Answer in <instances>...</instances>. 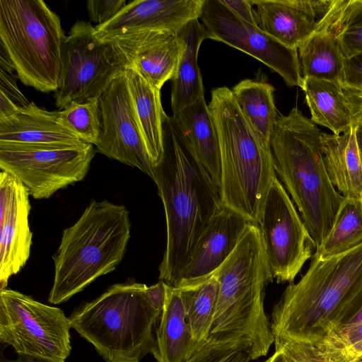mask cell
<instances>
[{
    "instance_id": "cell-1",
    "label": "cell",
    "mask_w": 362,
    "mask_h": 362,
    "mask_svg": "<svg viewBox=\"0 0 362 362\" xmlns=\"http://www.w3.org/2000/svg\"><path fill=\"white\" fill-rule=\"evenodd\" d=\"M153 181L163 204L167 230L159 280L174 286L201 235L223 206L220 189L166 114L163 153L155 166Z\"/></svg>"
},
{
    "instance_id": "cell-2",
    "label": "cell",
    "mask_w": 362,
    "mask_h": 362,
    "mask_svg": "<svg viewBox=\"0 0 362 362\" xmlns=\"http://www.w3.org/2000/svg\"><path fill=\"white\" fill-rule=\"evenodd\" d=\"M276 176L315 244L321 245L345 200L332 184L324 162L322 132L294 107L279 115L270 140Z\"/></svg>"
},
{
    "instance_id": "cell-3",
    "label": "cell",
    "mask_w": 362,
    "mask_h": 362,
    "mask_svg": "<svg viewBox=\"0 0 362 362\" xmlns=\"http://www.w3.org/2000/svg\"><path fill=\"white\" fill-rule=\"evenodd\" d=\"M214 275L218 296L210 334L240 338L252 360L266 356L274 336L265 313L264 294L273 278L257 224L247 225L233 252Z\"/></svg>"
},
{
    "instance_id": "cell-4",
    "label": "cell",
    "mask_w": 362,
    "mask_h": 362,
    "mask_svg": "<svg viewBox=\"0 0 362 362\" xmlns=\"http://www.w3.org/2000/svg\"><path fill=\"white\" fill-rule=\"evenodd\" d=\"M208 107L217 132L221 155L223 206L258 224L274 180L271 148L248 124L226 86L214 88Z\"/></svg>"
},
{
    "instance_id": "cell-5",
    "label": "cell",
    "mask_w": 362,
    "mask_h": 362,
    "mask_svg": "<svg viewBox=\"0 0 362 362\" xmlns=\"http://www.w3.org/2000/svg\"><path fill=\"white\" fill-rule=\"evenodd\" d=\"M124 205L93 200L79 218L63 230L53 256L54 275L48 301L60 304L82 291L121 262L130 238Z\"/></svg>"
},
{
    "instance_id": "cell-6",
    "label": "cell",
    "mask_w": 362,
    "mask_h": 362,
    "mask_svg": "<svg viewBox=\"0 0 362 362\" xmlns=\"http://www.w3.org/2000/svg\"><path fill=\"white\" fill-rule=\"evenodd\" d=\"M362 284V242L329 257L313 255L297 283H290L271 315L274 336L317 344L346 298Z\"/></svg>"
},
{
    "instance_id": "cell-7",
    "label": "cell",
    "mask_w": 362,
    "mask_h": 362,
    "mask_svg": "<svg viewBox=\"0 0 362 362\" xmlns=\"http://www.w3.org/2000/svg\"><path fill=\"white\" fill-rule=\"evenodd\" d=\"M146 287L130 281L110 286L72 313L71 327L106 362H140L155 349L153 327L162 313L148 300Z\"/></svg>"
},
{
    "instance_id": "cell-8",
    "label": "cell",
    "mask_w": 362,
    "mask_h": 362,
    "mask_svg": "<svg viewBox=\"0 0 362 362\" xmlns=\"http://www.w3.org/2000/svg\"><path fill=\"white\" fill-rule=\"evenodd\" d=\"M65 37L44 1L0 0V49L24 85L42 93L59 88Z\"/></svg>"
},
{
    "instance_id": "cell-9",
    "label": "cell",
    "mask_w": 362,
    "mask_h": 362,
    "mask_svg": "<svg viewBox=\"0 0 362 362\" xmlns=\"http://www.w3.org/2000/svg\"><path fill=\"white\" fill-rule=\"evenodd\" d=\"M71 328L62 309L17 291L0 290V341L18 356L65 362L71 351Z\"/></svg>"
},
{
    "instance_id": "cell-10",
    "label": "cell",
    "mask_w": 362,
    "mask_h": 362,
    "mask_svg": "<svg viewBox=\"0 0 362 362\" xmlns=\"http://www.w3.org/2000/svg\"><path fill=\"white\" fill-rule=\"evenodd\" d=\"M94 146L70 148L26 146L0 142V168L13 176L37 199L81 181L95 156Z\"/></svg>"
},
{
    "instance_id": "cell-11",
    "label": "cell",
    "mask_w": 362,
    "mask_h": 362,
    "mask_svg": "<svg viewBox=\"0 0 362 362\" xmlns=\"http://www.w3.org/2000/svg\"><path fill=\"white\" fill-rule=\"evenodd\" d=\"M123 70L110 45L97 37L95 26L76 21L63 45L61 85L54 94L57 107L99 98Z\"/></svg>"
},
{
    "instance_id": "cell-12",
    "label": "cell",
    "mask_w": 362,
    "mask_h": 362,
    "mask_svg": "<svg viewBox=\"0 0 362 362\" xmlns=\"http://www.w3.org/2000/svg\"><path fill=\"white\" fill-rule=\"evenodd\" d=\"M257 226L273 279L292 283L312 257L315 246L277 177L269 189Z\"/></svg>"
},
{
    "instance_id": "cell-13",
    "label": "cell",
    "mask_w": 362,
    "mask_h": 362,
    "mask_svg": "<svg viewBox=\"0 0 362 362\" xmlns=\"http://www.w3.org/2000/svg\"><path fill=\"white\" fill-rule=\"evenodd\" d=\"M208 39L223 42L257 59L289 86L303 88L298 49L288 47L236 16L221 0H204L199 18Z\"/></svg>"
},
{
    "instance_id": "cell-14",
    "label": "cell",
    "mask_w": 362,
    "mask_h": 362,
    "mask_svg": "<svg viewBox=\"0 0 362 362\" xmlns=\"http://www.w3.org/2000/svg\"><path fill=\"white\" fill-rule=\"evenodd\" d=\"M99 105L102 126L96 151L138 168L153 180L155 168L143 141L124 70L100 95Z\"/></svg>"
},
{
    "instance_id": "cell-15",
    "label": "cell",
    "mask_w": 362,
    "mask_h": 362,
    "mask_svg": "<svg viewBox=\"0 0 362 362\" xmlns=\"http://www.w3.org/2000/svg\"><path fill=\"white\" fill-rule=\"evenodd\" d=\"M27 189L13 176L0 173V289L29 259L33 233Z\"/></svg>"
},
{
    "instance_id": "cell-16",
    "label": "cell",
    "mask_w": 362,
    "mask_h": 362,
    "mask_svg": "<svg viewBox=\"0 0 362 362\" xmlns=\"http://www.w3.org/2000/svg\"><path fill=\"white\" fill-rule=\"evenodd\" d=\"M204 0H134L110 21L96 25L95 35L103 42L147 30L178 34L189 23L200 18Z\"/></svg>"
},
{
    "instance_id": "cell-17",
    "label": "cell",
    "mask_w": 362,
    "mask_h": 362,
    "mask_svg": "<svg viewBox=\"0 0 362 362\" xmlns=\"http://www.w3.org/2000/svg\"><path fill=\"white\" fill-rule=\"evenodd\" d=\"M104 42L110 45L123 68L134 69L158 89L175 77L180 54L177 34L147 30Z\"/></svg>"
},
{
    "instance_id": "cell-18",
    "label": "cell",
    "mask_w": 362,
    "mask_h": 362,
    "mask_svg": "<svg viewBox=\"0 0 362 362\" xmlns=\"http://www.w3.org/2000/svg\"><path fill=\"white\" fill-rule=\"evenodd\" d=\"M250 223L223 206L201 235L174 287L211 276L233 252Z\"/></svg>"
},
{
    "instance_id": "cell-19",
    "label": "cell",
    "mask_w": 362,
    "mask_h": 362,
    "mask_svg": "<svg viewBox=\"0 0 362 362\" xmlns=\"http://www.w3.org/2000/svg\"><path fill=\"white\" fill-rule=\"evenodd\" d=\"M334 0H253L257 26L284 45L297 49L313 32Z\"/></svg>"
},
{
    "instance_id": "cell-20",
    "label": "cell",
    "mask_w": 362,
    "mask_h": 362,
    "mask_svg": "<svg viewBox=\"0 0 362 362\" xmlns=\"http://www.w3.org/2000/svg\"><path fill=\"white\" fill-rule=\"evenodd\" d=\"M346 1L334 0L327 14L298 47L303 78L331 81L342 87L344 56L337 36Z\"/></svg>"
},
{
    "instance_id": "cell-21",
    "label": "cell",
    "mask_w": 362,
    "mask_h": 362,
    "mask_svg": "<svg viewBox=\"0 0 362 362\" xmlns=\"http://www.w3.org/2000/svg\"><path fill=\"white\" fill-rule=\"evenodd\" d=\"M0 142L26 146L70 148L85 144L59 119L34 102L15 115L0 119Z\"/></svg>"
},
{
    "instance_id": "cell-22",
    "label": "cell",
    "mask_w": 362,
    "mask_h": 362,
    "mask_svg": "<svg viewBox=\"0 0 362 362\" xmlns=\"http://www.w3.org/2000/svg\"><path fill=\"white\" fill-rule=\"evenodd\" d=\"M155 336L156 344L152 355L158 362H185L204 344L192 337L180 290L167 284Z\"/></svg>"
},
{
    "instance_id": "cell-23",
    "label": "cell",
    "mask_w": 362,
    "mask_h": 362,
    "mask_svg": "<svg viewBox=\"0 0 362 362\" xmlns=\"http://www.w3.org/2000/svg\"><path fill=\"white\" fill-rule=\"evenodd\" d=\"M356 123L340 134L322 132L324 162L329 178L345 198L361 199L362 160L356 139Z\"/></svg>"
},
{
    "instance_id": "cell-24",
    "label": "cell",
    "mask_w": 362,
    "mask_h": 362,
    "mask_svg": "<svg viewBox=\"0 0 362 362\" xmlns=\"http://www.w3.org/2000/svg\"><path fill=\"white\" fill-rule=\"evenodd\" d=\"M173 118L196 158L220 189V147L217 132L204 97L174 113Z\"/></svg>"
},
{
    "instance_id": "cell-25",
    "label": "cell",
    "mask_w": 362,
    "mask_h": 362,
    "mask_svg": "<svg viewBox=\"0 0 362 362\" xmlns=\"http://www.w3.org/2000/svg\"><path fill=\"white\" fill-rule=\"evenodd\" d=\"M124 72L143 141L155 168L163 153V118L165 112L161 104L160 90L152 86L132 67H124Z\"/></svg>"
},
{
    "instance_id": "cell-26",
    "label": "cell",
    "mask_w": 362,
    "mask_h": 362,
    "mask_svg": "<svg viewBox=\"0 0 362 362\" xmlns=\"http://www.w3.org/2000/svg\"><path fill=\"white\" fill-rule=\"evenodd\" d=\"M180 54L175 77L172 80L171 107L173 114L204 96V86L198 66L202 42L208 39L199 19L189 23L178 34Z\"/></svg>"
},
{
    "instance_id": "cell-27",
    "label": "cell",
    "mask_w": 362,
    "mask_h": 362,
    "mask_svg": "<svg viewBox=\"0 0 362 362\" xmlns=\"http://www.w3.org/2000/svg\"><path fill=\"white\" fill-rule=\"evenodd\" d=\"M301 89L313 123L328 128L336 135L350 129L351 113L341 85L331 81L306 77L303 78Z\"/></svg>"
},
{
    "instance_id": "cell-28",
    "label": "cell",
    "mask_w": 362,
    "mask_h": 362,
    "mask_svg": "<svg viewBox=\"0 0 362 362\" xmlns=\"http://www.w3.org/2000/svg\"><path fill=\"white\" fill-rule=\"evenodd\" d=\"M232 93L250 127L262 143L270 148V140L279 116L274 88L263 80L244 79Z\"/></svg>"
},
{
    "instance_id": "cell-29",
    "label": "cell",
    "mask_w": 362,
    "mask_h": 362,
    "mask_svg": "<svg viewBox=\"0 0 362 362\" xmlns=\"http://www.w3.org/2000/svg\"><path fill=\"white\" fill-rule=\"evenodd\" d=\"M180 290L187 322L195 341L209 337L216 313L218 284L213 274L202 281L177 287Z\"/></svg>"
},
{
    "instance_id": "cell-30",
    "label": "cell",
    "mask_w": 362,
    "mask_h": 362,
    "mask_svg": "<svg viewBox=\"0 0 362 362\" xmlns=\"http://www.w3.org/2000/svg\"><path fill=\"white\" fill-rule=\"evenodd\" d=\"M362 242V201L345 198L334 225L313 254L329 257L344 252Z\"/></svg>"
},
{
    "instance_id": "cell-31",
    "label": "cell",
    "mask_w": 362,
    "mask_h": 362,
    "mask_svg": "<svg viewBox=\"0 0 362 362\" xmlns=\"http://www.w3.org/2000/svg\"><path fill=\"white\" fill-rule=\"evenodd\" d=\"M62 123L83 141L95 146L101 132L99 98L72 103L57 111Z\"/></svg>"
},
{
    "instance_id": "cell-32",
    "label": "cell",
    "mask_w": 362,
    "mask_h": 362,
    "mask_svg": "<svg viewBox=\"0 0 362 362\" xmlns=\"http://www.w3.org/2000/svg\"><path fill=\"white\" fill-rule=\"evenodd\" d=\"M247 345L231 334H210L197 351L185 362H250Z\"/></svg>"
},
{
    "instance_id": "cell-33",
    "label": "cell",
    "mask_w": 362,
    "mask_h": 362,
    "mask_svg": "<svg viewBox=\"0 0 362 362\" xmlns=\"http://www.w3.org/2000/svg\"><path fill=\"white\" fill-rule=\"evenodd\" d=\"M337 37L344 57L362 53V0H347Z\"/></svg>"
},
{
    "instance_id": "cell-34",
    "label": "cell",
    "mask_w": 362,
    "mask_h": 362,
    "mask_svg": "<svg viewBox=\"0 0 362 362\" xmlns=\"http://www.w3.org/2000/svg\"><path fill=\"white\" fill-rule=\"evenodd\" d=\"M275 351L265 362H324L313 344L274 336Z\"/></svg>"
},
{
    "instance_id": "cell-35",
    "label": "cell",
    "mask_w": 362,
    "mask_h": 362,
    "mask_svg": "<svg viewBox=\"0 0 362 362\" xmlns=\"http://www.w3.org/2000/svg\"><path fill=\"white\" fill-rule=\"evenodd\" d=\"M17 75L0 69V119L9 117L30 102L17 85Z\"/></svg>"
},
{
    "instance_id": "cell-36",
    "label": "cell",
    "mask_w": 362,
    "mask_h": 362,
    "mask_svg": "<svg viewBox=\"0 0 362 362\" xmlns=\"http://www.w3.org/2000/svg\"><path fill=\"white\" fill-rule=\"evenodd\" d=\"M360 322H362V284L346 298L334 314L325 336Z\"/></svg>"
},
{
    "instance_id": "cell-37",
    "label": "cell",
    "mask_w": 362,
    "mask_h": 362,
    "mask_svg": "<svg viewBox=\"0 0 362 362\" xmlns=\"http://www.w3.org/2000/svg\"><path fill=\"white\" fill-rule=\"evenodd\" d=\"M126 3V0H89L86 6L90 19L98 25L112 18Z\"/></svg>"
},
{
    "instance_id": "cell-38",
    "label": "cell",
    "mask_w": 362,
    "mask_h": 362,
    "mask_svg": "<svg viewBox=\"0 0 362 362\" xmlns=\"http://www.w3.org/2000/svg\"><path fill=\"white\" fill-rule=\"evenodd\" d=\"M342 88L362 93V53L344 57Z\"/></svg>"
},
{
    "instance_id": "cell-39",
    "label": "cell",
    "mask_w": 362,
    "mask_h": 362,
    "mask_svg": "<svg viewBox=\"0 0 362 362\" xmlns=\"http://www.w3.org/2000/svg\"><path fill=\"white\" fill-rule=\"evenodd\" d=\"M221 1L242 20L257 26L253 0H221Z\"/></svg>"
},
{
    "instance_id": "cell-40",
    "label": "cell",
    "mask_w": 362,
    "mask_h": 362,
    "mask_svg": "<svg viewBox=\"0 0 362 362\" xmlns=\"http://www.w3.org/2000/svg\"><path fill=\"white\" fill-rule=\"evenodd\" d=\"M146 293L153 306L162 311L165 300L166 284L163 281H159L156 284L147 286Z\"/></svg>"
},
{
    "instance_id": "cell-41",
    "label": "cell",
    "mask_w": 362,
    "mask_h": 362,
    "mask_svg": "<svg viewBox=\"0 0 362 362\" xmlns=\"http://www.w3.org/2000/svg\"><path fill=\"white\" fill-rule=\"evenodd\" d=\"M344 92L351 110L352 122L362 123V93L346 90Z\"/></svg>"
},
{
    "instance_id": "cell-42",
    "label": "cell",
    "mask_w": 362,
    "mask_h": 362,
    "mask_svg": "<svg viewBox=\"0 0 362 362\" xmlns=\"http://www.w3.org/2000/svg\"><path fill=\"white\" fill-rule=\"evenodd\" d=\"M0 362H54L49 361H45L41 359H37L32 357L24 356H18V357L16 359H7L1 357Z\"/></svg>"
},
{
    "instance_id": "cell-43",
    "label": "cell",
    "mask_w": 362,
    "mask_h": 362,
    "mask_svg": "<svg viewBox=\"0 0 362 362\" xmlns=\"http://www.w3.org/2000/svg\"><path fill=\"white\" fill-rule=\"evenodd\" d=\"M356 139L359 151V153L362 160V123L356 124Z\"/></svg>"
},
{
    "instance_id": "cell-44",
    "label": "cell",
    "mask_w": 362,
    "mask_h": 362,
    "mask_svg": "<svg viewBox=\"0 0 362 362\" xmlns=\"http://www.w3.org/2000/svg\"><path fill=\"white\" fill-rule=\"evenodd\" d=\"M361 201H362V194H361Z\"/></svg>"
},
{
    "instance_id": "cell-45",
    "label": "cell",
    "mask_w": 362,
    "mask_h": 362,
    "mask_svg": "<svg viewBox=\"0 0 362 362\" xmlns=\"http://www.w3.org/2000/svg\"><path fill=\"white\" fill-rule=\"evenodd\" d=\"M358 362H362V360H361V361H358Z\"/></svg>"
},
{
    "instance_id": "cell-46",
    "label": "cell",
    "mask_w": 362,
    "mask_h": 362,
    "mask_svg": "<svg viewBox=\"0 0 362 362\" xmlns=\"http://www.w3.org/2000/svg\"><path fill=\"white\" fill-rule=\"evenodd\" d=\"M362 360V359H361Z\"/></svg>"
}]
</instances>
